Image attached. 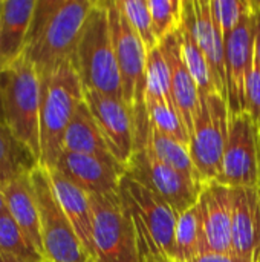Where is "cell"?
Here are the masks:
<instances>
[{
  "mask_svg": "<svg viewBox=\"0 0 260 262\" xmlns=\"http://www.w3.org/2000/svg\"><path fill=\"white\" fill-rule=\"evenodd\" d=\"M90 262H92V261H90Z\"/></svg>",
  "mask_w": 260,
  "mask_h": 262,
  "instance_id": "cell-37",
  "label": "cell"
},
{
  "mask_svg": "<svg viewBox=\"0 0 260 262\" xmlns=\"http://www.w3.org/2000/svg\"><path fill=\"white\" fill-rule=\"evenodd\" d=\"M250 8L248 0H211V14L221 25L225 38L239 26Z\"/></svg>",
  "mask_w": 260,
  "mask_h": 262,
  "instance_id": "cell-29",
  "label": "cell"
},
{
  "mask_svg": "<svg viewBox=\"0 0 260 262\" xmlns=\"http://www.w3.org/2000/svg\"><path fill=\"white\" fill-rule=\"evenodd\" d=\"M251 3V2H250ZM254 57V17L250 8L239 26L225 38V80L230 117L248 112L247 77Z\"/></svg>",
  "mask_w": 260,
  "mask_h": 262,
  "instance_id": "cell-12",
  "label": "cell"
},
{
  "mask_svg": "<svg viewBox=\"0 0 260 262\" xmlns=\"http://www.w3.org/2000/svg\"><path fill=\"white\" fill-rule=\"evenodd\" d=\"M124 17L133 28V31L143 40L147 52L158 48L159 43L153 32L152 15L149 9V0H116Z\"/></svg>",
  "mask_w": 260,
  "mask_h": 262,
  "instance_id": "cell-28",
  "label": "cell"
},
{
  "mask_svg": "<svg viewBox=\"0 0 260 262\" xmlns=\"http://www.w3.org/2000/svg\"><path fill=\"white\" fill-rule=\"evenodd\" d=\"M0 124H3V117H2V107H0Z\"/></svg>",
  "mask_w": 260,
  "mask_h": 262,
  "instance_id": "cell-35",
  "label": "cell"
},
{
  "mask_svg": "<svg viewBox=\"0 0 260 262\" xmlns=\"http://www.w3.org/2000/svg\"><path fill=\"white\" fill-rule=\"evenodd\" d=\"M149 9L158 43L179 31L184 12L182 0H149Z\"/></svg>",
  "mask_w": 260,
  "mask_h": 262,
  "instance_id": "cell-27",
  "label": "cell"
},
{
  "mask_svg": "<svg viewBox=\"0 0 260 262\" xmlns=\"http://www.w3.org/2000/svg\"><path fill=\"white\" fill-rule=\"evenodd\" d=\"M231 250L241 262H260V187L234 189Z\"/></svg>",
  "mask_w": 260,
  "mask_h": 262,
  "instance_id": "cell-16",
  "label": "cell"
},
{
  "mask_svg": "<svg viewBox=\"0 0 260 262\" xmlns=\"http://www.w3.org/2000/svg\"><path fill=\"white\" fill-rule=\"evenodd\" d=\"M216 183L231 189L260 187V130L248 112L228 118V138Z\"/></svg>",
  "mask_w": 260,
  "mask_h": 262,
  "instance_id": "cell-10",
  "label": "cell"
},
{
  "mask_svg": "<svg viewBox=\"0 0 260 262\" xmlns=\"http://www.w3.org/2000/svg\"><path fill=\"white\" fill-rule=\"evenodd\" d=\"M95 0H37L23 58L46 77L75 54L86 18Z\"/></svg>",
  "mask_w": 260,
  "mask_h": 262,
  "instance_id": "cell-1",
  "label": "cell"
},
{
  "mask_svg": "<svg viewBox=\"0 0 260 262\" xmlns=\"http://www.w3.org/2000/svg\"><path fill=\"white\" fill-rule=\"evenodd\" d=\"M198 206L202 215L207 252L231 253V224L234 212V189L221 183L202 186Z\"/></svg>",
  "mask_w": 260,
  "mask_h": 262,
  "instance_id": "cell-13",
  "label": "cell"
},
{
  "mask_svg": "<svg viewBox=\"0 0 260 262\" xmlns=\"http://www.w3.org/2000/svg\"><path fill=\"white\" fill-rule=\"evenodd\" d=\"M196 18V38L207 57L218 92L227 98L225 80V37L221 25L211 14L210 0H193Z\"/></svg>",
  "mask_w": 260,
  "mask_h": 262,
  "instance_id": "cell-18",
  "label": "cell"
},
{
  "mask_svg": "<svg viewBox=\"0 0 260 262\" xmlns=\"http://www.w3.org/2000/svg\"><path fill=\"white\" fill-rule=\"evenodd\" d=\"M143 144H146L155 154V157L158 160H161L167 166L173 167L175 170L181 172L182 175L188 177L190 180H193L202 186V183L198 177V172L195 169L188 144L153 129L150 124L147 127L146 140Z\"/></svg>",
  "mask_w": 260,
  "mask_h": 262,
  "instance_id": "cell-25",
  "label": "cell"
},
{
  "mask_svg": "<svg viewBox=\"0 0 260 262\" xmlns=\"http://www.w3.org/2000/svg\"><path fill=\"white\" fill-rule=\"evenodd\" d=\"M159 46L170 69L172 94L176 109L187 127L188 135L192 137L195 121L201 114V91L184 61L181 49V32L176 31L175 34L169 35L164 41L159 43Z\"/></svg>",
  "mask_w": 260,
  "mask_h": 262,
  "instance_id": "cell-15",
  "label": "cell"
},
{
  "mask_svg": "<svg viewBox=\"0 0 260 262\" xmlns=\"http://www.w3.org/2000/svg\"><path fill=\"white\" fill-rule=\"evenodd\" d=\"M228 101L219 92L201 95V114L190 137V154L202 186L218 181L228 138Z\"/></svg>",
  "mask_w": 260,
  "mask_h": 262,
  "instance_id": "cell-8",
  "label": "cell"
},
{
  "mask_svg": "<svg viewBox=\"0 0 260 262\" xmlns=\"http://www.w3.org/2000/svg\"><path fill=\"white\" fill-rule=\"evenodd\" d=\"M126 175L162 198L176 213L198 204L202 186L155 157L146 146H139L126 166Z\"/></svg>",
  "mask_w": 260,
  "mask_h": 262,
  "instance_id": "cell-9",
  "label": "cell"
},
{
  "mask_svg": "<svg viewBox=\"0 0 260 262\" xmlns=\"http://www.w3.org/2000/svg\"><path fill=\"white\" fill-rule=\"evenodd\" d=\"M40 166L34 152L0 124V189Z\"/></svg>",
  "mask_w": 260,
  "mask_h": 262,
  "instance_id": "cell-23",
  "label": "cell"
},
{
  "mask_svg": "<svg viewBox=\"0 0 260 262\" xmlns=\"http://www.w3.org/2000/svg\"><path fill=\"white\" fill-rule=\"evenodd\" d=\"M181 49L184 61L195 78L201 95L208 92H218L215 86V80L211 75L210 64L207 57L196 38V18H195V8L193 0L184 2V12H182V25H181Z\"/></svg>",
  "mask_w": 260,
  "mask_h": 262,
  "instance_id": "cell-22",
  "label": "cell"
},
{
  "mask_svg": "<svg viewBox=\"0 0 260 262\" xmlns=\"http://www.w3.org/2000/svg\"><path fill=\"white\" fill-rule=\"evenodd\" d=\"M192 262H241L234 255L231 253H213V252H207L202 253L201 256H198L195 261Z\"/></svg>",
  "mask_w": 260,
  "mask_h": 262,
  "instance_id": "cell-30",
  "label": "cell"
},
{
  "mask_svg": "<svg viewBox=\"0 0 260 262\" xmlns=\"http://www.w3.org/2000/svg\"><path fill=\"white\" fill-rule=\"evenodd\" d=\"M70 63L84 89L123 100V83L112 40L107 2H95Z\"/></svg>",
  "mask_w": 260,
  "mask_h": 262,
  "instance_id": "cell-3",
  "label": "cell"
},
{
  "mask_svg": "<svg viewBox=\"0 0 260 262\" xmlns=\"http://www.w3.org/2000/svg\"><path fill=\"white\" fill-rule=\"evenodd\" d=\"M93 224L92 262H141L136 229L120 190L90 195Z\"/></svg>",
  "mask_w": 260,
  "mask_h": 262,
  "instance_id": "cell-6",
  "label": "cell"
},
{
  "mask_svg": "<svg viewBox=\"0 0 260 262\" xmlns=\"http://www.w3.org/2000/svg\"><path fill=\"white\" fill-rule=\"evenodd\" d=\"M8 213L29 238L34 247L43 255V241L40 229V215L35 200L31 173L21 175L2 187ZM44 258V256H43Z\"/></svg>",
  "mask_w": 260,
  "mask_h": 262,
  "instance_id": "cell-20",
  "label": "cell"
},
{
  "mask_svg": "<svg viewBox=\"0 0 260 262\" xmlns=\"http://www.w3.org/2000/svg\"><path fill=\"white\" fill-rule=\"evenodd\" d=\"M37 0H2L0 3V71L23 57Z\"/></svg>",
  "mask_w": 260,
  "mask_h": 262,
  "instance_id": "cell-17",
  "label": "cell"
},
{
  "mask_svg": "<svg viewBox=\"0 0 260 262\" xmlns=\"http://www.w3.org/2000/svg\"><path fill=\"white\" fill-rule=\"evenodd\" d=\"M31 181L38 206L44 262H90L55 195L49 172L37 166L31 172Z\"/></svg>",
  "mask_w": 260,
  "mask_h": 262,
  "instance_id": "cell-7",
  "label": "cell"
},
{
  "mask_svg": "<svg viewBox=\"0 0 260 262\" xmlns=\"http://www.w3.org/2000/svg\"><path fill=\"white\" fill-rule=\"evenodd\" d=\"M55 195L69 218L80 243L83 244L84 250L87 252L90 261L93 253V239H92V224H93V213H92V203L90 195L63 177L58 170H48Z\"/></svg>",
  "mask_w": 260,
  "mask_h": 262,
  "instance_id": "cell-19",
  "label": "cell"
},
{
  "mask_svg": "<svg viewBox=\"0 0 260 262\" xmlns=\"http://www.w3.org/2000/svg\"><path fill=\"white\" fill-rule=\"evenodd\" d=\"M120 193L135 223L141 262L147 258L175 262V230L179 213L127 175L121 180Z\"/></svg>",
  "mask_w": 260,
  "mask_h": 262,
  "instance_id": "cell-5",
  "label": "cell"
},
{
  "mask_svg": "<svg viewBox=\"0 0 260 262\" xmlns=\"http://www.w3.org/2000/svg\"><path fill=\"white\" fill-rule=\"evenodd\" d=\"M6 210V204H5V198H3V192L0 189V215Z\"/></svg>",
  "mask_w": 260,
  "mask_h": 262,
  "instance_id": "cell-33",
  "label": "cell"
},
{
  "mask_svg": "<svg viewBox=\"0 0 260 262\" xmlns=\"http://www.w3.org/2000/svg\"><path fill=\"white\" fill-rule=\"evenodd\" d=\"M0 252L28 261L44 262L43 255L34 247L8 210L0 215Z\"/></svg>",
  "mask_w": 260,
  "mask_h": 262,
  "instance_id": "cell-26",
  "label": "cell"
},
{
  "mask_svg": "<svg viewBox=\"0 0 260 262\" xmlns=\"http://www.w3.org/2000/svg\"><path fill=\"white\" fill-rule=\"evenodd\" d=\"M3 124L40 163V77L23 57L0 71Z\"/></svg>",
  "mask_w": 260,
  "mask_h": 262,
  "instance_id": "cell-4",
  "label": "cell"
},
{
  "mask_svg": "<svg viewBox=\"0 0 260 262\" xmlns=\"http://www.w3.org/2000/svg\"><path fill=\"white\" fill-rule=\"evenodd\" d=\"M83 101L84 88L72 63L40 78V166L46 170L55 169L66 130Z\"/></svg>",
  "mask_w": 260,
  "mask_h": 262,
  "instance_id": "cell-2",
  "label": "cell"
},
{
  "mask_svg": "<svg viewBox=\"0 0 260 262\" xmlns=\"http://www.w3.org/2000/svg\"><path fill=\"white\" fill-rule=\"evenodd\" d=\"M0 262H37V261H28V259H21V258H17V256H12V255L2 253V252H0Z\"/></svg>",
  "mask_w": 260,
  "mask_h": 262,
  "instance_id": "cell-32",
  "label": "cell"
},
{
  "mask_svg": "<svg viewBox=\"0 0 260 262\" xmlns=\"http://www.w3.org/2000/svg\"><path fill=\"white\" fill-rule=\"evenodd\" d=\"M52 170H58L89 195L116 193L120 190L121 180L126 175L123 167L109 164L97 157L69 150H63L55 169Z\"/></svg>",
  "mask_w": 260,
  "mask_h": 262,
  "instance_id": "cell-14",
  "label": "cell"
},
{
  "mask_svg": "<svg viewBox=\"0 0 260 262\" xmlns=\"http://www.w3.org/2000/svg\"><path fill=\"white\" fill-rule=\"evenodd\" d=\"M0 3H2V0H0Z\"/></svg>",
  "mask_w": 260,
  "mask_h": 262,
  "instance_id": "cell-36",
  "label": "cell"
},
{
  "mask_svg": "<svg viewBox=\"0 0 260 262\" xmlns=\"http://www.w3.org/2000/svg\"><path fill=\"white\" fill-rule=\"evenodd\" d=\"M251 8H253V17H254V57L260 68V9L254 8L253 3H251Z\"/></svg>",
  "mask_w": 260,
  "mask_h": 262,
  "instance_id": "cell-31",
  "label": "cell"
},
{
  "mask_svg": "<svg viewBox=\"0 0 260 262\" xmlns=\"http://www.w3.org/2000/svg\"><path fill=\"white\" fill-rule=\"evenodd\" d=\"M207 253L204 224L199 206L182 212L175 230V262H192Z\"/></svg>",
  "mask_w": 260,
  "mask_h": 262,
  "instance_id": "cell-24",
  "label": "cell"
},
{
  "mask_svg": "<svg viewBox=\"0 0 260 262\" xmlns=\"http://www.w3.org/2000/svg\"><path fill=\"white\" fill-rule=\"evenodd\" d=\"M143 262H172V261H167V259H162V258H147V259H143Z\"/></svg>",
  "mask_w": 260,
  "mask_h": 262,
  "instance_id": "cell-34",
  "label": "cell"
},
{
  "mask_svg": "<svg viewBox=\"0 0 260 262\" xmlns=\"http://www.w3.org/2000/svg\"><path fill=\"white\" fill-rule=\"evenodd\" d=\"M64 150L97 157V158H100L109 164L123 167L115 160V157L112 155V152H110L93 115L90 114L86 101H83L77 107V112H75V115H74V118H72V121L66 130Z\"/></svg>",
  "mask_w": 260,
  "mask_h": 262,
  "instance_id": "cell-21",
  "label": "cell"
},
{
  "mask_svg": "<svg viewBox=\"0 0 260 262\" xmlns=\"http://www.w3.org/2000/svg\"><path fill=\"white\" fill-rule=\"evenodd\" d=\"M84 101L93 115L112 155L124 167L136 149V117L124 100L84 89Z\"/></svg>",
  "mask_w": 260,
  "mask_h": 262,
  "instance_id": "cell-11",
  "label": "cell"
}]
</instances>
